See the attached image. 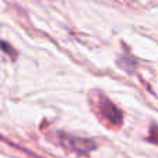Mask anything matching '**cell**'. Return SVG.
I'll return each instance as SVG.
<instances>
[{
  "label": "cell",
  "mask_w": 158,
  "mask_h": 158,
  "mask_svg": "<svg viewBox=\"0 0 158 158\" xmlns=\"http://www.w3.org/2000/svg\"><path fill=\"white\" fill-rule=\"evenodd\" d=\"M96 108L97 114L101 118V121L108 125V128H119L123 122L122 112L118 110L112 101H110L104 94H97V101H96Z\"/></svg>",
  "instance_id": "1"
},
{
  "label": "cell",
  "mask_w": 158,
  "mask_h": 158,
  "mask_svg": "<svg viewBox=\"0 0 158 158\" xmlns=\"http://www.w3.org/2000/svg\"><path fill=\"white\" fill-rule=\"evenodd\" d=\"M61 144L69 151H74L78 154H87L89 151L94 150L96 143L89 139H82V137H72V136H63L60 139Z\"/></svg>",
  "instance_id": "2"
},
{
  "label": "cell",
  "mask_w": 158,
  "mask_h": 158,
  "mask_svg": "<svg viewBox=\"0 0 158 158\" xmlns=\"http://www.w3.org/2000/svg\"><path fill=\"white\" fill-rule=\"evenodd\" d=\"M147 142H150V143H153V144H157L158 146V125H153L150 128Z\"/></svg>",
  "instance_id": "3"
}]
</instances>
